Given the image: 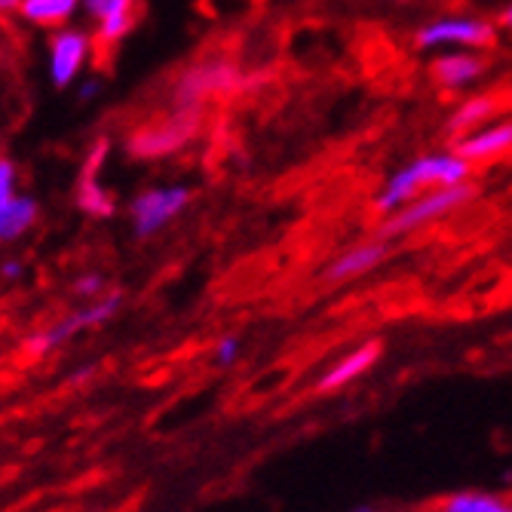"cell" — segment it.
<instances>
[{
  "label": "cell",
  "instance_id": "cell-9",
  "mask_svg": "<svg viewBox=\"0 0 512 512\" xmlns=\"http://www.w3.org/2000/svg\"><path fill=\"white\" fill-rule=\"evenodd\" d=\"M384 255H387V249L381 243L356 246V249L344 252L329 270H325V279H329V283H347V279H356V276L368 273L375 264H381Z\"/></svg>",
  "mask_w": 512,
  "mask_h": 512
},
{
  "label": "cell",
  "instance_id": "cell-24",
  "mask_svg": "<svg viewBox=\"0 0 512 512\" xmlns=\"http://www.w3.org/2000/svg\"><path fill=\"white\" fill-rule=\"evenodd\" d=\"M99 92V80H89V83H83V89H80V99H92Z\"/></svg>",
  "mask_w": 512,
  "mask_h": 512
},
{
  "label": "cell",
  "instance_id": "cell-19",
  "mask_svg": "<svg viewBox=\"0 0 512 512\" xmlns=\"http://www.w3.org/2000/svg\"><path fill=\"white\" fill-rule=\"evenodd\" d=\"M212 359H215V365L230 368V365H234V362L240 359V338H234V335L221 338V341L215 344V350H212Z\"/></svg>",
  "mask_w": 512,
  "mask_h": 512
},
{
  "label": "cell",
  "instance_id": "cell-6",
  "mask_svg": "<svg viewBox=\"0 0 512 512\" xmlns=\"http://www.w3.org/2000/svg\"><path fill=\"white\" fill-rule=\"evenodd\" d=\"M89 50V43L80 31H62L53 40V56H50V71H53V83L56 86H68L74 80V74L83 65V56Z\"/></svg>",
  "mask_w": 512,
  "mask_h": 512
},
{
  "label": "cell",
  "instance_id": "cell-2",
  "mask_svg": "<svg viewBox=\"0 0 512 512\" xmlns=\"http://www.w3.org/2000/svg\"><path fill=\"white\" fill-rule=\"evenodd\" d=\"M191 191L188 188H160V191H148L142 197L132 200V221H135V234L148 240L188 206Z\"/></svg>",
  "mask_w": 512,
  "mask_h": 512
},
{
  "label": "cell",
  "instance_id": "cell-14",
  "mask_svg": "<svg viewBox=\"0 0 512 512\" xmlns=\"http://www.w3.org/2000/svg\"><path fill=\"white\" fill-rule=\"evenodd\" d=\"M436 77L445 83V86H460V83H470L482 74V62L476 56H467V53H460V56H445L436 62Z\"/></svg>",
  "mask_w": 512,
  "mask_h": 512
},
{
  "label": "cell",
  "instance_id": "cell-10",
  "mask_svg": "<svg viewBox=\"0 0 512 512\" xmlns=\"http://www.w3.org/2000/svg\"><path fill=\"white\" fill-rule=\"evenodd\" d=\"M184 138H188V126H184V120L166 123V126H151V129L138 132L132 138L129 151L132 154H142V157H157V154H166V151L178 148Z\"/></svg>",
  "mask_w": 512,
  "mask_h": 512
},
{
  "label": "cell",
  "instance_id": "cell-17",
  "mask_svg": "<svg viewBox=\"0 0 512 512\" xmlns=\"http://www.w3.org/2000/svg\"><path fill=\"white\" fill-rule=\"evenodd\" d=\"M491 111H494V105H491L488 99H473V102H467V105H463V108L451 117L448 129H451V132H463V129H470L473 123H482Z\"/></svg>",
  "mask_w": 512,
  "mask_h": 512
},
{
  "label": "cell",
  "instance_id": "cell-15",
  "mask_svg": "<svg viewBox=\"0 0 512 512\" xmlns=\"http://www.w3.org/2000/svg\"><path fill=\"white\" fill-rule=\"evenodd\" d=\"M417 188H421V178H417L414 166H405L402 172H396V175L390 178L387 191L378 197V206H381V209H396V206H402Z\"/></svg>",
  "mask_w": 512,
  "mask_h": 512
},
{
  "label": "cell",
  "instance_id": "cell-27",
  "mask_svg": "<svg viewBox=\"0 0 512 512\" xmlns=\"http://www.w3.org/2000/svg\"><path fill=\"white\" fill-rule=\"evenodd\" d=\"M503 19H506V22H509V25H512V7H509V10H506V13H503Z\"/></svg>",
  "mask_w": 512,
  "mask_h": 512
},
{
  "label": "cell",
  "instance_id": "cell-3",
  "mask_svg": "<svg viewBox=\"0 0 512 512\" xmlns=\"http://www.w3.org/2000/svg\"><path fill=\"white\" fill-rule=\"evenodd\" d=\"M473 194H476V188H470V184H448V188L405 206L393 221L384 224V234L393 237V234H405V230H411V227H421L430 218H436V215H442V212H448V209H454L460 203H467Z\"/></svg>",
  "mask_w": 512,
  "mask_h": 512
},
{
  "label": "cell",
  "instance_id": "cell-11",
  "mask_svg": "<svg viewBox=\"0 0 512 512\" xmlns=\"http://www.w3.org/2000/svg\"><path fill=\"white\" fill-rule=\"evenodd\" d=\"M512 148V123H503V126H494V129H485L467 142H460L457 148V157L463 160H485V157H494V154H503Z\"/></svg>",
  "mask_w": 512,
  "mask_h": 512
},
{
  "label": "cell",
  "instance_id": "cell-21",
  "mask_svg": "<svg viewBox=\"0 0 512 512\" xmlns=\"http://www.w3.org/2000/svg\"><path fill=\"white\" fill-rule=\"evenodd\" d=\"M13 200V163H0V206Z\"/></svg>",
  "mask_w": 512,
  "mask_h": 512
},
{
  "label": "cell",
  "instance_id": "cell-12",
  "mask_svg": "<svg viewBox=\"0 0 512 512\" xmlns=\"http://www.w3.org/2000/svg\"><path fill=\"white\" fill-rule=\"evenodd\" d=\"M417 178H421V184L427 181H439V184H463V178H467V160L463 157H424V160H414L411 163Z\"/></svg>",
  "mask_w": 512,
  "mask_h": 512
},
{
  "label": "cell",
  "instance_id": "cell-7",
  "mask_svg": "<svg viewBox=\"0 0 512 512\" xmlns=\"http://www.w3.org/2000/svg\"><path fill=\"white\" fill-rule=\"evenodd\" d=\"M237 80V71L230 68V65H203V68H194L191 74H184V80L178 83V89H175V96H178V102L181 105H191V102H197L200 96H206V92H212V89H224V86H230Z\"/></svg>",
  "mask_w": 512,
  "mask_h": 512
},
{
  "label": "cell",
  "instance_id": "cell-18",
  "mask_svg": "<svg viewBox=\"0 0 512 512\" xmlns=\"http://www.w3.org/2000/svg\"><path fill=\"white\" fill-rule=\"evenodd\" d=\"M83 7L92 16H99L102 22H108V19H117V16H129L132 0H83Z\"/></svg>",
  "mask_w": 512,
  "mask_h": 512
},
{
  "label": "cell",
  "instance_id": "cell-1",
  "mask_svg": "<svg viewBox=\"0 0 512 512\" xmlns=\"http://www.w3.org/2000/svg\"><path fill=\"white\" fill-rule=\"evenodd\" d=\"M120 295H108L102 301H92L80 310H74L71 316H65L62 322L50 325V329H43V332H34L25 338V353L28 356H46L50 350H56L59 344L71 341L74 335L80 332H89V329H99V325H105L117 310H120Z\"/></svg>",
  "mask_w": 512,
  "mask_h": 512
},
{
  "label": "cell",
  "instance_id": "cell-4",
  "mask_svg": "<svg viewBox=\"0 0 512 512\" xmlns=\"http://www.w3.org/2000/svg\"><path fill=\"white\" fill-rule=\"evenodd\" d=\"M381 359V344L378 341H365L362 347L344 353L338 362H332L329 368L322 371L319 381H316V390L319 393H335V390H344L350 387L353 381H359L365 371H371V365H375Z\"/></svg>",
  "mask_w": 512,
  "mask_h": 512
},
{
  "label": "cell",
  "instance_id": "cell-23",
  "mask_svg": "<svg viewBox=\"0 0 512 512\" xmlns=\"http://www.w3.org/2000/svg\"><path fill=\"white\" fill-rule=\"evenodd\" d=\"M16 276H22V264L19 261H7L4 264V279H16Z\"/></svg>",
  "mask_w": 512,
  "mask_h": 512
},
{
  "label": "cell",
  "instance_id": "cell-26",
  "mask_svg": "<svg viewBox=\"0 0 512 512\" xmlns=\"http://www.w3.org/2000/svg\"><path fill=\"white\" fill-rule=\"evenodd\" d=\"M350 512H375V509H371V506H359V509H350Z\"/></svg>",
  "mask_w": 512,
  "mask_h": 512
},
{
  "label": "cell",
  "instance_id": "cell-22",
  "mask_svg": "<svg viewBox=\"0 0 512 512\" xmlns=\"http://www.w3.org/2000/svg\"><path fill=\"white\" fill-rule=\"evenodd\" d=\"M129 16H117V19H108L105 25H102V34L108 37V40H117L120 34H126L129 31Z\"/></svg>",
  "mask_w": 512,
  "mask_h": 512
},
{
  "label": "cell",
  "instance_id": "cell-5",
  "mask_svg": "<svg viewBox=\"0 0 512 512\" xmlns=\"http://www.w3.org/2000/svg\"><path fill=\"white\" fill-rule=\"evenodd\" d=\"M424 512H512V497L485 488H463L430 500Z\"/></svg>",
  "mask_w": 512,
  "mask_h": 512
},
{
  "label": "cell",
  "instance_id": "cell-8",
  "mask_svg": "<svg viewBox=\"0 0 512 512\" xmlns=\"http://www.w3.org/2000/svg\"><path fill=\"white\" fill-rule=\"evenodd\" d=\"M491 37V28L485 22H473V19H442V22H433L427 28H421L417 40L421 46H436V43H482Z\"/></svg>",
  "mask_w": 512,
  "mask_h": 512
},
{
  "label": "cell",
  "instance_id": "cell-13",
  "mask_svg": "<svg viewBox=\"0 0 512 512\" xmlns=\"http://www.w3.org/2000/svg\"><path fill=\"white\" fill-rule=\"evenodd\" d=\"M34 218H37V203L31 197H13L10 203L0 206V237L4 240L22 237Z\"/></svg>",
  "mask_w": 512,
  "mask_h": 512
},
{
  "label": "cell",
  "instance_id": "cell-20",
  "mask_svg": "<svg viewBox=\"0 0 512 512\" xmlns=\"http://www.w3.org/2000/svg\"><path fill=\"white\" fill-rule=\"evenodd\" d=\"M102 286H105V279H102L99 273H86V276H80L77 283H74V295L96 298V295L102 292Z\"/></svg>",
  "mask_w": 512,
  "mask_h": 512
},
{
  "label": "cell",
  "instance_id": "cell-16",
  "mask_svg": "<svg viewBox=\"0 0 512 512\" xmlns=\"http://www.w3.org/2000/svg\"><path fill=\"white\" fill-rule=\"evenodd\" d=\"M77 7V0H22V16L31 22H59Z\"/></svg>",
  "mask_w": 512,
  "mask_h": 512
},
{
  "label": "cell",
  "instance_id": "cell-25",
  "mask_svg": "<svg viewBox=\"0 0 512 512\" xmlns=\"http://www.w3.org/2000/svg\"><path fill=\"white\" fill-rule=\"evenodd\" d=\"M0 7H4V10H13V7H16V0H0Z\"/></svg>",
  "mask_w": 512,
  "mask_h": 512
}]
</instances>
